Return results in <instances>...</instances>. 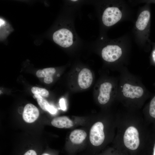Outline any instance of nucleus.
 I'll use <instances>...</instances> for the list:
<instances>
[{"label": "nucleus", "instance_id": "1", "mask_svg": "<svg viewBox=\"0 0 155 155\" xmlns=\"http://www.w3.org/2000/svg\"><path fill=\"white\" fill-rule=\"evenodd\" d=\"M120 94L126 98L132 99L141 98L144 94L142 85L129 79L121 83L119 87Z\"/></svg>", "mask_w": 155, "mask_h": 155}, {"label": "nucleus", "instance_id": "2", "mask_svg": "<svg viewBox=\"0 0 155 155\" xmlns=\"http://www.w3.org/2000/svg\"><path fill=\"white\" fill-rule=\"evenodd\" d=\"M53 39L56 43L63 47H68L73 43V34L71 32L66 28H62L53 34Z\"/></svg>", "mask_w": 155, "mask_h": 155}, {"label": "nucleus", "instance_id": "3", "mask_svg": "<svg viewBox=\"0 0 155 155\" xmlns=\"http://www.w3.org/2000/svg\"><path fill=\"white\" fill-rule=\"evenodd\" d=\"M139 134L135 127L130 126L125 131L123 136V141L125 146L128 149L134 150L140 144Z\"/></svg>", "mask_w": 155, "mask_h": 155}, {"label": "nucleus", "instance_id": "4", "mask_svg": "<svg viewBox=\"0 0 155 155\" xmlns=\"http://www.w3.org/2000/svg\"><path fill=\"white\" fill-rule=\"evenodd\" d=\"M103 129V125L100 121L95 123L91 127L89 139L91 144L93 146H98L103 142L105 138Z\"/></svg>", "mask_w": 155, "mask_h": 155}, {"label": "nucleus", "instance_id": "5", "mask_svg": "<svg viewBox=\"0 0 155 155\" xmlns=\"http://www.w3.org/2000/svg\"><path fill=\"white\" fill-rule=\"evenodd\" d=\"M121 17V12L118 8L108 7L103 12L102 21L106 26H110L116 23L120 20Z\"/></svg>", "mask_w": 155, "mask_h": 155}, {"label": "nucleus", "instance_id": "6", "mask_svg": "<svg viewBox=\"0 0 155 155\" xmlns=\"http://www.w3.org/2000/svg\"><path fill=\"white\" fill-rule=\"evenodd\" d=\"M122 54L121 48L117 45H108L103 49L101 52L103 59L110 62L117 60Z\"/></svg>", "mask_w": 155, "mask_h": 155}, {"label": "nucleus", "instance_id": "7", "mask_svg": "<svg viewBox=\"0 0 155 155\" xmlns=\"http://www.w3.org/2000/svg\"><path fill=\"white\" fill-rule=\"evenodd\" d=\"M113 88L112 84L110 82H104L101 84L98 97V101L100 104H104L108 102Z\"/></svg>", "mask_w": 155, "mask_h": 155}, {"label": "nucleus", "instance_id": "8", "mask_svg": "<svg viewBox=\"0 0 155 155\" xmlns=\"http://www.w3.org/2000/svg\"><path fill=\"white\" fill-rule=\"evenodd\" d=\"M39 115V111L37 107L32 104L29 103L24 107L22 117L26 122L32 123L38 119Z\"/></svg>", "mask_w": 155, "mask_h": 155}, {"label": "nucleus", "instance_id": "9", "mask_svg": "<svg viewBox=\"0 0 155 155\" xmlns=\"http://www.w3.org/2000/svg\"><path fill=\"white\" fill-rule=\"evenodd\" d=\"M93 80L92 73L89 69L84 68L79 72L78 77V82L81 88L86 89L88 88L91 85Z\"/></svg>", "mask_w": 155, "mask_h": 155}, {"label": "nucleus", "instance_id": "10", "mask_svg": "<svg viewBox=\"0 0 155 155\" xmlns=\"http://www.w3.org/2000/svg\"><path fill=\"white\" fill-rule=\"evenodd\" d=\"M51 124L53 126L59 128H69L73 125L72 121L66 116L54 118L51 121Z\"/></svg>", "mask_w": 155, "mask_h": 155}, {"label": "nucleus", "instance_id": "11", "mask_svg": "<svg viewBox=\"0 0 155 155\" xmlns=\"http://www.w3.org/2000/svg\"><path fill=\"white\" fill-rule=\"evenodd\" d=\"M86 136L87 133L84 131L80 129H76L71 132L69 138L73 144H80L85 140Z\"/></svg>", "mask_w": 155, "mask_h": 155}, {"label": "nucleus", "instance_id": "12", "mask_svg": "<svg viewBox=\"0 0 155 155\" xmlns=\"http://www.w3.org/2000/svg\"><path fill=\"white\" fill-rule=\"evenodd\" d=\"M150 13L148 10H144L139 15L135 23L137 28L140 30H144L150 20Z\"/></svg>", "mask_w": 155, "mask_h": 155}, {"label": "nucleus", "instance_id": "13", "mask_svg": "<svg viewBox=\"0 0 155 155\" xmlns=\"http://www.w3.org/2000/svg\"><path fill=\"white\" fill-rule=\"evenodd\" d=\"M56 70L54 68L50 67L38 70L36 72V75L38 78H51L55 73Z\"/></svg>", "mask_w": 155, "mask_h": 155}, {"label": "nucleus", "instance_id": "14", "mask_svg": "<svg viewBox=\"0 0 155 155\" xmlns=\"http://www.w3.org/2000/svg\"><path fill=\"white\" fill-rule=\"evenodd\" d=\"M34 96L40 108L44 111H47V108L50 105L48 101L39 94H35Z\"/></svg>", "mask_w": 155, "mask_h": 155}, {"label": "nucleus", "instance_id": "15", "mask_svg": "<svg viewBox=\"0 0 155 155\" xmlns=\"http://www.w3.org/2000/svg\"><path fill=\"white\" fill-rule=\"evenodd\" d=\"M31 91L33 94H39L42 96L47 97L49 95L48 91L42 88L33 87L32 88Z\"/></svg>", "mask_w": 155, "mask_h": 155}, {"label": "nucleus", "instance_id": "16", "mask_svg": "<svg viewBox=\"0 0 155 155\" xmlns=\"http://www.w3.org/2000/svg\"><path fill=\"white\" fill-rule=\"evenodd\" d=\"M149 114L152 117L155 118V96L151 100L149 106Z\"/></svg>", "mask_w": 155, "mask_h": 155}, {"label": "nucleus", "instance_id": "17", "mask_svg": "<svg viewBox=\"0 0 155 155\" xmlns=\"http://www.w3.org/2000/svg\"><path fill=\"white\" fill-rule=\"evenodd\" d=\"M59 103L61 109L63 111L65 110L66 107L64 99L63 98L59 100Z\"/></svg>", "mask_w": 155, "mask_h": 155}, {"label": "nucleus", "instance_id": "18", "mask_svg": "<svg viewBox=\"0 0 155 155\" xmlns=\"http://www.w3.org/2000/svg\"><path fill=\"white\" fill-rule=\"evenodd\" d=\"M47 111L52 114H55L57 112V110L53 106L50 105L47 108Z\"/></svg>", "mask_w": 155, "mask_h": 155}, {"label": "nucleus", "instance_id": "19", "mask_svg": "<svg viewBox=\"0 0 155 155\" xmlns=\"http://www.w3.org/2000/svg\"><path fill=\"white\" fill-rule=\"evenodd\" d=\"M24 155H37L36 152L32 150H30L26 152Z\"/></svg>", "mask_w": 155, "mask_h": 155}, {"label": "nucleus", "instance_id": "20", "mask_svg": "<svg viewBox=\"0 0 155 155\" xmlns=\"http://www.w3.org/2000/svg\"><path fill=\"white\" fill-rule=\"evenodd\" d=\"M152 57L153 61L155 63V49L152 52Z\"/></svg>", "mask_w": 155, "mask_h": 155}, {"label": "nucleus", "instance_id": "21", "mask_svg": "<svg viewBox=\"0 0 155 155\" xmlns=\"http://www.w3.org/2000/svg\"><path fill=\"white\" fill-rule=\"evenodd\" d=\"M0 26L3 25L5 23V22L2 19H0Z\"/></svg>", "mask_w": 155, "mask_h": 155}, {"label": "nucleus", "instance_id": "22", "mask_svg": "<svg viewBox=\"0 0 155 155\" xmlns=\"http://www.w3.org/2000/svg\"><path fill=\"white\" fill-rule=\"evenodd\" d=\"M153 155H155V143L154 144V152H153Z\"/></svg>", "mask_w": 155, "mask_h": 155}, {"label": "nucleus", "instance_id": "23", "mask_svg": "<svg viewBox=\"0 0 155 155\" xmlns=\"http://www.w3.org/2000/svg\"><path fill=\"white\" fill-rule=\"evenodd\" d=\"M41 155H50L48 153H44L42 154Z\"/></svg>", "mask_w": 155, "mask_h": 155}, {"label": "nucleus", "instance_id": "24", "mask_svg": "<svg viewBox=\"0 0 155 155\" xmlns=\"http://www.w3.org/2000/svg\"><path fill=\"white\" fill-rule=\"evenodd\" d=\"M71 1H77V0H71Z\"/></svg>", "mask_w": 155, "mask_h": 155}]
</instances>
